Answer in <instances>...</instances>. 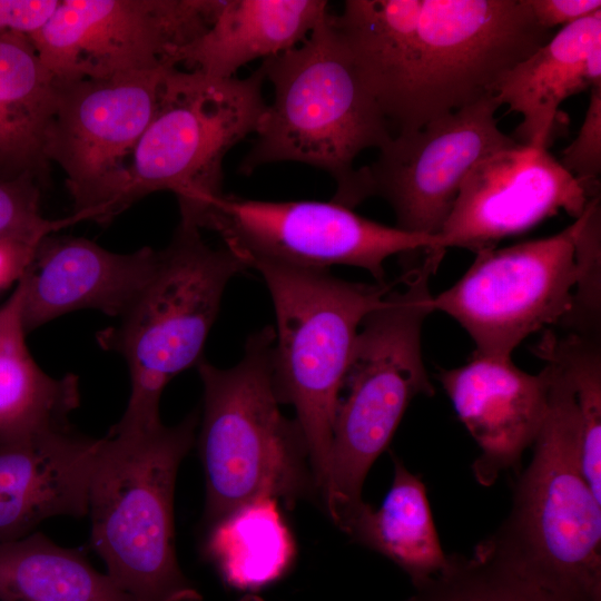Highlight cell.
Instances as JSON below:
<instances>
[{
    "instance_id": "cell-1",
    "label": "cell",
    "mask_w": 601,
    "mask_h": 601,
    "mask_svg": "<svg viewBox=\"0 0 601 601\" xmlns=\"http://www.w3.org/2000/svg\"><path fill=\"white\" fill-rule=\"evenodd\" d=\"M552 37L525 0H412L388 50L386 118L398 134L494 95Z\"/></svg>"
},
{
    "instance_id": "cell-2",
    "label": "cell",
    "mask_w": 601,
    "mask_h": 601,
    "mask_svg": "<svg viewBox=\"0 0 601 601\" xmlns=\"http://www.w3.org/2000/svg\"><path fill=\"white\" fill-rule=\"evenodd\" d=\"M274 97L240 162L244 174L278 161L327 171L336 181L333 200L354 209L365 195L356 157L384 147L388 121L365 86L328 12L298 46L263 60Z\"/></svg>"
},
{
    "instance_id": "cell-3",
    "label": "cell",
    "mask_w": 601,
    "mask_h": 601,
    "mask_svg": "<svg viewBox=\"0 0 601 601\" xmlns=\"http://www.w3.org/2000/svg\"><path fill=\"white\" fill-rule=\"evenodd\" d=\"M443 257L425 253L408 266L383 303L362 322L343 380L322 494L334 523L343 526L365 504L366 475L390 444L417 395L432 396L422 356V328L434 312L428 280Z\"/></svg>"
},
{
    "instance_id": "cell-4",
    "label": "cell",
    "mask_w": 601,
    "mask_h": 601,
    "mask_svg": "<svg viewBox=\"0 0 601 601\" xmlns=\"http://www.w3.org/2000/svg\"><path fill=\"white\" fill-rule=\"evenodd\" d=\"M551 370L548 411L510 515L484 541L565 601H601V501L582 471L581 424L564 370Z\"/></svg>"
},
{
    "instance_id": "cell-5",
    "label": "cell",
    "mask_w": 601,
    "mask_h": 601,
    "mask_svg": "<svg viewBox=\"0 0 601 601\" xmlns=\"http://www.w3.org/2000/svg\"><path fill=\"white\" fill-rule=\"evenodd\" d=\"M196 412L179 424L101 439L89 487L91 544L135 601H200L175 550L174 492L195 440Z\"/></svg>"
},
{
    "instance_id": "cell-6",
    "label": "cell",
    "mask_w": 601,
    "mask_h": 601,
    "mask_svg": "<svg viewBox=\"0 0 601 601\" xmlns=\"http://www.w3.org/2000/svg\"><path fill=\"white\" fill-rule=\"evenodd\" d=\"M275 329L250 334L242 359L219 368L201 358L204 388L198 446L206 479L205 520L211 525L260 497L293 508L317 491L303 432L280 412L273 378Z\"/></svg>"
},
{
    "instance_id": "cell-7",
    "label": "cell",
    "mask_w": 601,
    "mask_h": 601,
    "mask_svg": "<svg viewBox=\"0 0 601 601\" xmlns=\"http://www.w3.org/2000/svg\"><path fill=\"white\" fill-rule=\"evenodd\" d=\"M276 316L273 378L279 403L292 404L323 494L343 380L363 319L396 283H356L328 270L262 263Z\"/></svg>"
},
{
    "instance_id": "cell-8",
    "label": "cell",
    "mask_w": 601,
    "mask_h": 601,
    "mask_svg": "<svg viewBox=\"0 0 601 601\" xmlns=\"http://www.w3.org/2000/svg\"><path fill=\"white\" fill-rule=\"evenodd\" d=\"M157 253L154 275L140 296L118 325L97 334L102 348L125 358L130 376L126 411L111 427L116 431L161 424L164 388L201 359L227 284L248 269L225 246L211 247L199 228L184 223Z\"/></svg>"
},
{
    "instance_id": "cell-9",
    "label": "cell",
    "mask_w": 601,
    "mask_h": 601,
    "mask_svg": "<svg viewBox=\"0 0 601 601\" xmlns=\"http://www.w3.org/2000/svg\"><path fill=\"white\" fill-rule=\"evenodd\" d=\"M264 80L262 67L227 79L168 68L154 116L128 162L116 216L149 194L169 190L177 196L180 223L200 229L223 195L225 155L258 129L267 107Z\"/></svg>"
},
{
    "instance_id": "cell-10",
    "label": "cell",
    "mask_w": 601,
    "mask_h": 601,
    "mask_svg": "<svg viewBox=\"0 0 601 601\" xmlns=\"http://www.w3.org/2000/svg\"><path fill=\"white\" fill-rule=\"evenodd\" d=\"M216 231L247 268L268 263L328 270L336 265L367 270L385 280L393 255L446 250L440 235L411 233L356 214L335 200L268 201L218 196L200 229Z\"/></svg>"
},
{
    "instance_id": "cell-11",
    "label": "cell",
    "mask_w": 601,
    "mask_h": 601,
    "mask_svg": "<svg viewBox=\"0 0 601 601\" xmlns=\"http://www.w3.org/2000/svg\"><path fill=\"white\" fill-rule=\"evenodd\" d=\"M581 224L582 215L553 236L476 253L464 275L433 296V309L466 331L474 353L511 357L529 335L570 314Z\"/></svg>"
},
{
    "instance_id": "cell-12",
    "label": "cell",
    "mask_w": 601,
    "mask_h": 601,
    "mask_svg": "<svg viewBox=\"0 0 601 601\" xmlns=\"http://www.w3.org/2000/svg\"><path fill=\"white\" fill-rule=\"evenodd\" d=\"M171 66L111 78L56 79L46 157L66 175L73 213L108 224L124 187L128 157L149 125Z\"/></svg>"
},
{
    "instance_id": "cell-13",
    "label": "cell",
    "mask_w": 601,
    "mask_h": 601,
    "mask_svg": "<svg viewBox=\"0 0 601 601\" xmlns=\"http://www.w3.org/2000/svg\"><path fill=\"white\" fill-rule=\"evenodd\" d=\"M221 0H60L29 37L56 79H102L171 66Z\"/></svg>"
},
{
    "instance_id": "cell-14",
    "label": "cell",
    "mask_w": 601,
    "mask_h": 601,
    "mask_svg": "<svg viewBox=\"0 0 601 601\" xmlns=\"http://www.w3.org/2000/svg\"><path fill=\"white\" fill-rule=\"evenodd\" d=\"M500 106L494 93L392 137L375 161L358 168L366 198H384L397 228L440 235L469 170L519 145L497 127Z\"/></svg>"
},
{
    "instance_id": "cell-15",
    "label": "cell",
    "mask_w": 601,
    "mask_h": 601,
    "mask_svg": "<svg viewBox=\"0 0 601 601\" xmlns=\"http://www.w3.org/2000/svg\"><path fill=\"white\" fill-rule=\"evenodd\" d=\"M599 194L570 174L548 148L519 144L485 156L469 170L440 236L446 249L476 254L560 210L577 219Z\"/></svg>"
},
{
    "instance_id": "cell-16",
    "label": "cell",
    "mask_w": 601,
    "mask_h": 601,
    "mask_svg": "<svg viewBox=\"0 0 601 601\" xmlns=\"http://www.w3.org/2000/svg\"><path fill=\"white\" fill-rule=\"evenodd\" d=\"M551 370L530 374L511 357L473 353L463 366L441 370L439 381L481 453L472 464L483 486L520 464L548 411Z\"/></svg>"
},
{
    "instance_id": "cell-17",
    "label": "cell",
    "mask_w": 601,
    "mask_h": 601,
    "mask_svg": "<svg viewBox=\"0 0 601 601\" xmlns=\"http://www.w3.org/2000/svg\"><path fill=\"white\" fill-rule=\"evenodd\" d=\"M157 257L150 247L118 254L81 237L46 236L20 278L26 333L82 308L120 318L149 283Z\"/></svg>"
},
{
    "instance_id": "cell-18",
    "label": "cell",
    "mask_w": 601,
    "mask_h": 601,
    "mask_svg": "<svg viewBox=\"0 0 601 601\" xmlns=\"http://www.w3.org/2000/svg\"><path fill=\"white\" fill-rule=\"evenodd\" d=\"M100 442L71 428L0 443V542L23 538L52 516L88 515Z\"/></svg>"
},
{
    "instance_id": "cell-19",
    "label": "cell",
    "mask_w": 601,
    "mask_h": 601,
    "mask_svg": "<svg viewBox=\"0 0 601 601\" xmlns=\"http://www.w3.org/2000/svg\"><path fill=\"white\" fill-rule=\"evenodd\" d=\"M601 86V10L563 27L496 85L501 105L522 115L512 137L548 148L559 106L568 97Z\"/></svg>"
},
{
    "instance_id": "cell-20",
    "label": "cell",
    "mask_w": 601,
    "mask_h": 601,
    "mask_svg": "<svg viewBox=\"0 0 601 601\" xmlns=\"http://www.w3.org/2000/svg\"><path fill=\"white\" fill-rule=\"evenodd\" d=\"M325 0H226L207 30L170 62L207 77H235L244 65L302 43L328 13Z\"/></svg>"
},
{
    "instance_id": "cell-21",
    "label": "cell",
    "mask_w": 601,
    "mask_h": 601,
    "mask_svg": "<svg viewBox=\"0 0 601 601\" xmlns=\"http://www.w3.org/2000/svg\"><path fill=\"white\" fill-rule=\"evenodd\" d=\"M23 283L0 305V443H14L71 430L69 415L80 403L73 374L45 373L26 343Z\"/></svg>"
},
{
    "instance_id": "cell-22",
    "label": "cell",
    "mask_w": 601,
    "mask_h": 601,
    "mask_svg": "<svg viewBox=\"0 0 601 601\" xmlns=\"http://www.w3.org/2000/svg\"><path fill=\"white\" fill-rule=\"evenodd\" d=\"M55 102L56 78L29 37L0 33V177H47Z\"/></svg>"
},
{
    "instance_id": "cell-23",
    "label": "cell",
    "mask_w": 601,
    "mask_h": 601,
    "mask_svg": "<svg viewBox=\"0 0 601 601\" xmlns=\"http://www.w3.org/2000/svg\"><path fill=\"white\" fill-rule=\"evenodd\" d=\"M396 563L418 585L445 568L426 486L394 456V477L382 505L365 504L342 530Z\"/></svg>"
},
{
    "instance_id": "cell-24",
    "label": "cell",
    "mask_w": 601,
    "mask_h": 601,
    "mask_svg": "<svg viewBox=\"0 0 601 601\" xmlns=\"http://www.w3.org/2000/svg\"><path fill=\"white\" fill-rule=\"evenodd\" d=\"M0 601H135L79 550L40 532L0 542Z\"/></svg>"
},
{
    "instance_id": "cell-25",
    "label": "cell",
    "mask_w": 601,
    "mask_h": 601,
    "mask_svg": "<svg viewBox=\"0 0 601 601\" xmlns=\"http://www.w3.org/2000/svg\"><path fill=\"white\" fill-rule=\"evenodd\" d=\"M205 552L228 584L256 589L284 574L295 545L277 500L260 497L209 525Z\"/></svg>"
},
{
    "instance_id": "cell-26",
    "label": "cell",
    "mask_w": 601,
    "mask_h": 601,
    "mask_svg": "<svg viewBox=\"0 0 601 601\" xmlns=\"http://www.w3.org/2000/svg\"><path fill=\"white\" fill-rule=\"evenodd\" d=\"M406 601H565L541 587L484 540L472 555L450 554Z\"/></svg>"
},
{
    "instance_id": "cell-27",
    "label": "cell",
    "mask_w": 601,
    "mask_h": 601,
    "mask_svg": "<svg viewBox=\"0 0 601 601\" xmlns=\"http://www.w3.org/2000/svg\"><path fill=\"white\" fill-rule=\"evenodd\" d=\"M532 353L560 365L571 381L581 424L583 475L601 501V349L599 335L548 329Z\"/></svg>"
},
{
    "instance_id": "cell-28",
    "label": "cell",
    "mask_w": 601,
    "mask_h": 601,
    "mask_svg": "<svg viewBox=\"0 0 601 601\" xmlns=\"http://www.w3.org/2000/svg\"><path fill=\"white\" fill-rule=\"evenodd\" d=\"M580 279L574 290L573 307L563 319L572 332L599 335L601 207L600 194L592 197L582 213L578 236Z\"/></svg>"
},
{
    "instance_id": "cell-29",
    "label": "cell",
    "mask_w": 601,
    "mask_h": 601,
    "mask_svg": "<svg viewBox=\"0 0 601 601\" xmlns=\"http://www.w3.org/2000/svg\"><path fill=\"white\" fill-rule=\"evenodd\" d=\"M86 220L72 213L60 219H48L40 213L39 181L31 175L0 177V239L40 242L69 225Z\"/></svg>"
},
{
    "instance_id": "cell-30",
    "label": "cell",
    "mask_w": 601,
    "mask_h": 601,
    "mask_svg": "<svg viewBox=\"0 0 601 601\" xmlns=\"http://www.w3.org/2000/svg\"><path fill=\"white\" fill-rule=\"evenodd\" d=\"M560 164L590 191L600 193L601 86L591 88L589 107L579 135L563 150Z\"/></svg>"
},
{
    "instance_id": "cell-31",
    "label": "cell",
    "mask_w": 601,
    "mask_h": 601,
    "mask_svg": "<svg viewBox=\"0 0 601 601\" xmlns=\"http://www.w3.org/2000/svg\"><path fill=\"white\" fill-rule=\"evenodd\" d=\"M60 0H0V33L31 37L50 19Z\"/></svg>"
},
{
    "instance_id": "cell-32",
    "label": "cell",
    "mask_w": 601,
    "mask_h": 601,
    "mask_svg": "<svg viewBox=\"0 0 601 601\" xmlns=\"http://www.w3.org/2000/svg\"><path fill=\"white\" fill-rule=\"evenodd\" d=\"M536 23L545 30L568 26L601 10L600 0H525Z\"/></svg>"
},
{
    "instance_id": "cell-33",
    "label": "cell",
    "mask_w": 601,
    "mask_h": 601,
    "mask_svg": "<svg viewBox=\"0 0 601 601\" xmlns=\"http://www.w3.org/2000/svg\"><path fill=\"white\" fill-rule=\"evenodd\" d=\"M40 242L0 239V290L13 282L18 283Z\"/></svg>"
},
{
    "instance_id": "cell-34",
    "label": "cell",
    "mask_w": 601,
    "mask_h": 601,
    "mask_svg": "<svg viewBox=\"0 0 601 601\" xmlns=\"http://www.w3.org/2000/svg\"><path fill=\"white\" fill-rule=\"evenodd\" d=\"M239 601H263V600L256 595L248 594L242 598Z\"/></svg>"
}]
</instances>
